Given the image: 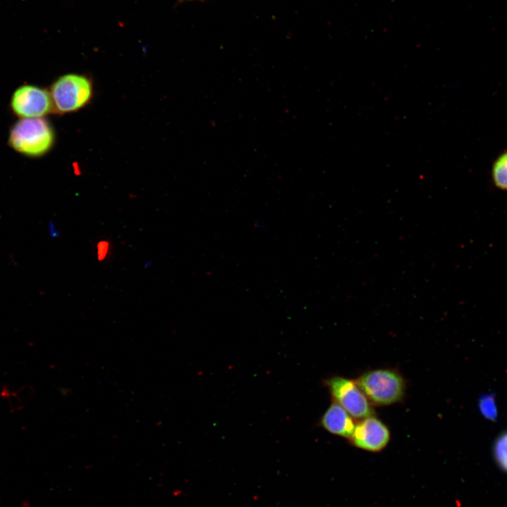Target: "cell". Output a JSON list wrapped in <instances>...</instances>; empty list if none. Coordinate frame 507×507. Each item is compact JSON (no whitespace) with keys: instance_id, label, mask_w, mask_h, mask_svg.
<instances>
[{"instance_id":"ba28073f","label":"cell","mask_w":507,"mask_h":507,"mask_svg":"<svg viewBox=\"0 0 507 507\" xmlns=\"http://www.w3.org/2000/svg\"><path fill=\"white\" fill-rule=\"evenodd\" d=\"M492 177L495 187L507 191V151L501 154L494 162Z\"/></svg>"},{"instance_id":"30bf717a","label":"cell","mask_w":507,"mask_h":507,"mask_svg":"<svg viewBox=\"0 0 507 507\" xmlns=\"http://www.w3.org/2000/svg\"><path fill=\"white\" fill-rule=\"evenodd\" d=\"M479 408L482 415L490 420H495L497 411L493 395H484L480 398Z\"/></svg>"},{"instance_id":"8fae6325","label":"cell","mask_w":507,"mask_h":507,"mask_svg":"<svg viewBox=\"0 0 507 507\" xmlns=\"http://www.w3.org/2000/svg\"><path fill=\"white\" fill-rule=\"evenodd\" d=\"M106 248H108V244H106V242H102L99 244V246H98V255L99 260H102L106 256L104 251L106 250Z\"/></svg>"},{"instance_id":"5b68a950","label":"cell","mask_w":507,"mask_h":507,"mask_svg":"<svg viewBox=\"0 0 507 507\" xmlns=\"http://www.w3.org/2000/svg\"><path fill=\"white\" fill-rule=\"evenodd\" d=\"M11 107L20 118H42L54 111L50 93L31 84L22 85L15 90Z\"/></svg>"},{"instance_id":"7c38bea8","label":"cell","mask_w":507,"mask_h":507,"mask_svg":"<svg viewBox=\"0 0 507 507\" xmlns=\"http://www.w3.org/2000/svg\"><path fill=\"white\" fill-rule=\"evenodd\" d=\"M189 1H194V0H189Z\"/></svg>"},{"instance_id":"8992f818","label":"cell","mask_w":507,"mask_h":507,"mask_svg":"<svg viewBox=\"0 0 507 507\" xmlns=\"http://www.w3.org/2000/svg\"><path fill=\"white\" fill-rule=\"evenodd\" d=\"M390 438L387 427L373 415L361 419L349 437L358 448L370 451H379L388 444Z\"/></svg>"},{"instance_id":"3957f363","label":"cell","mask_w":507,"mask_h":507,"mask_svg":"<svg viewBox=\"0 0 507 507\" xmlns=\"http://www.w3.org/2000/svg\"><path fill=\"white\" fill-rule=\"evenodd\" d=\"M49 93L54 111L60 113H70L89 103L92 96V84L84 75L66 74L52 84Z\"/></svg>"},{"instance_id":"6da1fadb","label":"cell","mask_w":507,"mask_h":507,"mask_svg":"<svg viewBox=\"0 0 507 507\" xmlns=\"http://www.w3.org/2000/svg\"><path fill=\"white\" fill-rule=\"evenodd\" d=\"M55 136L50 123L43 118H20L11 127L8 144L28 157H40L51 150Z\"/></svg>"},{"instance_id":"7a4b0ae2","label":"cell","mask_w":507,"mask_h":507,"mask_svg":"<svg viewBox=\"0 0 507 507\" xmlns=\"http://www.w3.org/2000/svg\"><path fill=\"white\" fill-rule=\"evenodd\" d=\"M370 402L377 406H387L402 399L405 382L401 375L390 369H377L366 372L356 380Z\"/></svg>"},{"instance_id":"9c48e42d","label":"cell","mask_w":507,"mask_h":507,"mask_svg":"<svg viewBox=\"0 0 507 507\" xmlns=\"http://www.w3.org/2000/svg\"><path fill=\"white\" fill-rule=\"evenodd\" d=\"M494 454L499 466L507 472V432L501 434L496 440Z\"/></svg>"},{"instance_id":"277c9868","label":"cell","mask_w":507,"mask_h":507,"mask_svg":"<svg viewBox=\"0 0 507 507\" xmlns=\"http://www.w3.org/2000/svg\"><path fill=\"white\" fill-rule=\"evenodd\" d=\"M325 384L334 401L353 418L363 419L373 415L371 403L356 380L337 376L327 380Z\"/></svg>"},{"instance_id":"52a82bcc","label":"cell","mask_w":507,"mask_h":507,"mask_svg":"<svg viewBox=\"0 0 507 507\" xmlns=\"http://www.w3.org/2000/svg\"><path fill=\"white\" fill-rule=\"evenodd\" d=\"M320 423L328 432L346 438L351 436L356 427L353 418L334 401L323 413Z\"/></svg>"}]
</instances>
